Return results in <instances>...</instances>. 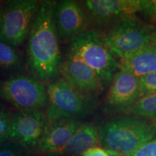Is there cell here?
Segmentation results:
<instances>
[{
	"mask_svg": "<svg viewBox=\"0 0 156 156\" xmlns=\"http://www.w3.org/2000/svg\"><path fill=\"white\" fill-rule=\"evenodd\" d=\"M56 2L44 1L35 19L27 44V65L32 77L41 83L56 80L62 64L54 18Z\"/></svg>",
	"mask_w": 156,
	"mask_h": 156,
	"instance_id": "1",
	"label": "cell"
},
{
	"mask_svg": "<svg viewBox=\"0 0 156 156\" xmlns=\"http://www.w3.org/2000/svg\"><path fill=\"white\" fill-rule=\"evenodd\" d=\"M156 135V122L136 116H126L107 121L99 129L100 144L129 155Z\"/></svg>",
	"mask_w": 156,
	"mask_h": 156,
	"instance_id": "2",
	"label": "cell"
},
{
	"mask_svg": "<svg viewBox=\"0 0 156 156\" xmlns=\"http://www.w3.org/2000/svg\"><path fill=\"white\" fill-rule=\"evenodd\" d=\"M70 44L69 54L92 68L103 83L112 82L115 74L121 69L120 62L97 31H84L72 39Z\"/></svg>",
	"mask_w": 156,
	"mask_h": 156,
	"instance_id": "3",
	"label": "cell"
},
{
	"mask_svg": "<svg viewBox=\"0 0 156 156\" xmlns=\"http://www.w3.org/2000/svg\"><path fill=\"white\" fill-rule=\"evenodd\" d=\"M47 93L48 103L45 114L48 123L64 119L78 121L91 114L96 106L93 96L77 90L63 78L51 83Z\"/></svg>",
	"mask_w": 156,
	"mask_h": 156,
	"instance_id": "4",
	"label": "cell"
},
{
	"mask_svg": "<svg viewBox=\"0 0 156 156\" xmlns=\"http://www.w3.org/2000/svg\"><path fill=\"white\" fill-rule=\"evenodd\" d=\"M41 2L36 0H11L0 6V41L14 48L28 37Z\"/></svg>",
	"mask_w": 156,
	"mask_h": 156,
	"instance_id": "5",
	"label": "cell"
},
{
	"mask_svg": "<svg viewBox=\"0 0 156 156\" xmlns=\"http://www.w3.org/2000/svg\"><path fill=\"white\" fill-rule=\"evenodd\" d=\"M0 98L18 111L46 110L47 87L30 76L17 75L0 81Z\"/></svg>",
	"mask_w": 156,
	"mask_h": 156,
	"instance_id": "6",
	"label": "cell"
},
{
	"mask_svg": "<svg viewBox=\"0 0 156 156\" xmlns=\"http://www.w3.org/2000/svg\"><path fill=\"white\" fill-rule=\"evenodd\" d=\"M153 30L132 17L117 23L104 40L116 57L122 60L151 44Z\"/></svg>",
	"mask_w": 156,
	"mask_h": 156,
	"instance_id": "7",
	"label": "cell"
},
{
	"mask_svg": "<svg viewBox=\"0 0 156 156\" xmlns=\"http://www.w3.org/2000/svg\"><path fill=\"white\" fill-rule=\"evenodd\" d=\"M54 18L58 39L71 41L75 36L88 30L91 21L82 3L73 0L56 2Z\"/></svg>",
	"mask_w": 156,
	"mask_h": 156,
	"instance_id": "8",
	"label": "cell"
},
{
	"mask_svg": "<svg viewBox=\"0 0 156 156\" xmlns=\"http://www.w3.org/2000/svg\"><path fill=\"white\" fill-rule=\"evenodd\" d=\"M48 124L41 111H17L12 114L8 140L28 148L36 147Z\"/></svg>",
	"mask_w": 156,
	"mask_h": 156,
	"instance_id": "9",
	"label": "cell"
},
{
	"mask_svg": "<svg viewBox=\"0 0 156 156\" xmlns=\"http://www.w3.org/2000/svg\"><path fill=\"white\" fill-rule=\"evenodd\" d=\"M83 2L91 23L98 25L132 18L143 9V0H87Z\"/></svg>",
	"mask_w": 156,
	"mask_h": 156,
	"instance_id": "10",
	"label": "cell"
},
{
	"mask_svg": "<svg viewBox=\"0 0 156 156\" xmlns=\"http://www.w3.org/2000/svg\"><path fill=\"white\" fill-rule=\"evenodd\" d=\"M141 98L140 78L121 68L113 77L107 95L108 106L116 110L129 111Z\"/></svg>",
	"mask_w": 156,
	"mask_h": 156,
	"instance_id": "11",
	"label": "cell"
},
{
	"mask_svg": "<svg viewBox=\"0 0 156 156\" xmlns=\"http://www.w3.org/2000/svg\"><path fill=\"white\" fill-rule=\"evenodd\" d=\"M60 74L70 85L86 95L93 96L103 90V83L94 70L70 54L62 62Z\"/></svg>",
	"mask_w": 156,
	"mask_h": 156,
	"instance_id": "12",
	"label": "cell"
},
{
	"mask_svg": "<svg viewBox=\"0 0 156 156\" xmlns=\"http://www.w3.org/2000/svg\"><path fill=\"white\" fill-rule=\"evenodd\" d=\"M80 125L81 123L77 120L64 119L48 123L35 147L39 153L59 154Z\"/></svg>",
	"mask_w": 156,
	"mask_h": 156,
	"instance_id": "13",
	"label": "cell"
},
{
	"mask_svg": "<svg viewBox=\"0 0 156 156\" xmlns=\"http://www.w3.org/2000/svg\"><path fill=\"white\" fill-rule=\"evenodd\" d=\"M100 145L99 130L92 124H83L80 126L75 133L60 155L63 156H78Z\"/></svg>",
	"mask_w": 156,
	"mask_h": 156,
	"instance_id": "14",
	"label": "cell"
},
{
	"mask_svg": "<svg viewBox=\"0 0 156 156\" xmlns=\"http://www.w3.org/2000/svg\"><path fill=\"white\" fill-rule=\"evenodd\" d=\"M121 68L125 69L137 77L156 71V49L151 44L121 60Z\"/></svg>",
	"mask_w": 156,
	"mask_h": 156,
	"instance_id": "15",
	"label": "cell"
},
{
	"mask_svg": "<svg viewBox=\"0 0 156 156\" xmlns=\"http://www.w3.org/2000/svg\"><path fill=\"white\" fill-rule=\"evenodd\" d=\"M24 64L25 55L20 50L0 41V74L15 75Z\"/></svg>",
	"mask_w": 156,
	"mask_h": 156,
	"instance_id": "16",
	"label": "cell"
},
{
	"mask_svg": "<svg viewBox=\"0 0 156 156\" xmlns=\"http://www.w3.org/2000/svg\"><path fill=\"white\" fill-rule=\"evenodd\" d=\"M128 112L156 122V93L142 97Z\"/></svg>",
	"mask_w": 156,
	"mask_h": 156,
	"instance_id": "17",
	"label": "cell"
},
{
	"mask_svg": "<svg viewBox=\"0 0 156 156\" xmlns=\"http://www.w3.org/2000/svg\"><path fill=\"white\" fill-rule=\"evenodd\" d=\"M27 149L10 140L0 142V156H28Z\"/></svg>",
	"mask_w": 156,
	"mask_h": 156,
	"instance_id": "18",
	"label": "cell"
},
{
	"mask_svg": "<svg viewBox=\"0 0 156 156\" xmlns=\"http://www.w3.org/2000/svg\"><path fill=\"white\" fill-rule=\"evenodd\" d=\"M142 97L156 93V71L140 77Z\"/></svg>",
	"mask_w": 156,
	"mask_h": 156,
	"instance_id": "19",
	"label": "cell"
},
{
	"mask_svg": "<svg viewBox=\"0 0 156 156\" xmlns=\"http://www.w3.org/2000/svg\"><path fill=\"white\" fill-rule=\"evenodd\" d=\"M12 114L6 108L0 107V142L8 140Z\"/></svg>",
	"mask_w": 156,
	"mask_h": 156,
	"instance_id": "20",
	"label": "cell"
},
{
	"mask_svg": "<svg viewBox=\"0 0 156 156\" xmlns=\"http://www.w3.org/2000/svg\"><path fill=\"white\" fill-rule=\"evenodd\" d=\"M129 156H156V136Z\"/></svg>",
	"mask_w": 156,
	"mask_h": 156,
	"instance_id": "21",
	"label": "cell"
},
{
	"mask_svg": "<svg viewBox=\"0 0 156 156\" xmlns=\"http://www.w3.org/2000/svg\"><path fill=\"white\" fill-rule=\"evenodd\" d=\"M142 11L149 15L152 19L156 20V0L154 1H143Z\"/></svg>",
	"mask_w": 156,
	"mask_h": 156,
	"instance_id": "22",
	"label": "cell"
},
{
	"mask_svg": "<svg viewBox=\"0 0 156 156\" xmlns=\"http://www.w3.org/2000/svg\"><path fill=\"white\" fill-rule=\"evenodd\" d=\"M83 156H108V154L106 150L100 147H95L85 152Z\"/></svg>",
	"mask_w": 156,
	"mask_h": 156,
	"instance_id": "23",
	"label": "cell"
},
{
	"mask_svg": "<svg viewBox=\"0 0 156 156\" xmlns=\"http://www.w3.org/2000/svg\"><path fill=\"white\" fill-rule=\"evenodd\" d=\"M151 44L153 45L156 49V28L153 29V31H152L151 36Z\"/></svg>",
	"mask_w": 156,
	"mask_h": 156,
	"instance_id": "24",
	"label": "cell"
},
{
	"mask_svg": "<svg viewBox=\"0 0 156 156\" xmlns=\"http://www.w3.org/2000/svg\"><path fill=\"white\" fill-rule=\"evenodd\" d=\"M107 154H108V156H129L127 155H124V154L119 153L117 151H112V150H106Z\"/></svg>",
	"mask_w": 156,
	"mask_h": 156,
	"instance_id": "25",
	"label": "cell"
}]
</instances>
